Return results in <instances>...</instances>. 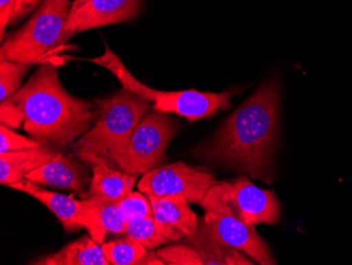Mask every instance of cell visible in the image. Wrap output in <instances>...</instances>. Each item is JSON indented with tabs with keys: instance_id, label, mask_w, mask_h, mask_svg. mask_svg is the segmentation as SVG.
<instances>
[{
	"instance_id": "6da1fadb",
	"label": "cell",
	"mask_w": 352,
	"mask_h": 265,
	"mask_svg": "<svg viewBox=\"0 0 352 265\" xmlns=\"http://www.w3.org/2000/svg\"><path fill=\"white\" fill-rule=\"evenodd\" d=\"M280 96L276 81L264 83L221 125L201 150V156L270 183L278 141Z\"/></svg>"
},
{
	"instance_id": "7a4b0ae2",
	"label": "cell",
	"mask_w": 352,
	"mask_h": 265,
	"mask_svg": "<svg viewBox=\"0 0 352 265\" xmlns=\"http://www.w3.org/2000/svg\"><path fill=\"white\" fill-rule=\"evenodd\" d=\"M9 100L25 116V131L43 145H72L98 118V105L71 96L59 80L58 69L49 61Z\"/></svg>"
},
{
	"instance_id": "3957f363",
	"label": "cell",
	"mask_w": 352,
	"mask_h": 265,
	"mask_svg": "<svg viewBox=\"0 0 352 265\" xmlns=\"http://www.w3.org/2000/svg\"><path fill=\"white\" fill-rule=\"evenodd\" d=\"M98 118L89 131L71 145L80 161L102 158L111 164L129 143L151 105L145 98L122 88L114 96L95 100Z\"/></svg>"
},
{
	"instance_id": "277c9868",
	"label": "cell",
	"mask_w": 352,
	"mask_h": 265,
	"mask_svg": "<svg viewBox=\"0 0 352 265\" xmlns=\"http://www.w3.org/2000/svg\"><path fill=\"white\" fill-rule=\"evenodd\" d=\"M89 61L110 71L120 81L122 88L128 89L138 96L154 103V110L164 114H175L187 118L189 122L211 118L219 110H228L234 91L211 93L197 90L160 91L142 84L130 73L122 64V59L114 54L106 45L102 56L89 59Z\"/></svg>"
},
{
	"instance_id": "5b68a950",
	"label": "cell",
	"mask_w": 352,
	"mask_h": 265,
	"mask_svg": "<svg viewBox=\"0 0 352 265\" xmlns=\"http://www.w3.org/2000/svg\"><path fill=\"white\" fill-rule=\"evenodd\" d=\"M70 8V0H43L30 21L3 41L0 56L25 64L39 63L68 41Z\"/></svg>"
},
{
	"instance_id": "8992f818",
	"label": "cell",
	"mask_w": 352,
	"mask_h": 265,
	"mask_svg": "<svg viewBox=\"0 0 352 265\" xmlns=\"http://www.w3.org/2000/svg\"><path fill=\"white\" fill-rule=\"evenodd\" d=\"M199 205L205 211L204 217L199 219V224L215 240L248 255L260 264H276L268 245L256 233L254 226L243 222L231 209L225 182L213 185Z\"/></svg>"
},
{
	"instance_id": "52a82bcc",
	"label": "cell",
	"mask_w": 352,
	"mask_h": 265,
	"mask_svg": "<svg viewBox=\"0 0 352 265\" xmlns=\"http://www.w3.org/2000/svg\"><path fill=\"white\" fill-rule=\"evenodd\" d=\"M177 131L173 118L164 112H148L124 150L111 165L132 176L145 175L166 161V150Z\"/></svg>"
},
{
	"instance_id": "ba28073f",
	"label": "cell",
	"mask_w": 352,
	"mask_h": 265,
	"mask_svg": "<svg viewBox=\"0 0 352 265\" xmlns=\"http://www.w3.org/2000/svg\"><path fill=\"white\" fill-rule=\"evenodd\" d=\"M217 183L207 171L177 162L149 170L142 175L138 187L147 197H184L189 204H199L207 191Z\"/></svg>"
},
{
	"instance_id": "9c48e42d",
	"label": "cell",
	"mask_w": 352,
	"mask_h": 265,
	"mask_svg": "<svg viewBox=\"0 0 352 265\" xmlns=\"http://www.w3.org/2000/svg\"><path fill=\"white\" fill-rule=\"evenodd\" d=\"M142 0H74L67 21V36L95 28L133 21L142 11Z\"/></svg>"
},
{
	"instance_id": "30bf717a",
	"label": "cell",
	"mask_w": 352,
	"mask_h": 265,
	"mask_svg": "<svg viewBox=\"0 0 352 265\" xmlns=\"http://www.w3.org/2000/svg\"><path fill=\"white\" fill-rule=\"evenodd\" d=\"M225 187L231 209L247 225H272L280 221V204L274 193L258 189L247 176L232 183L225 182Z\"/></svg>"
},
{
	"instance_id": "8fae6325",
	"label": "cell",
	"mask_w": 352,
	"mask_h": 265,
	"mask_svg": "<svg viewBox=\"0 0 352 265\" xmlns=\"http://www.w3.org/2000/svg\"><path fill=\"white\" fill-rule=\"evenodd\" d=\"M80 160L73 154L59 151L54 159L25 177L41 186H50L55 189L73 191L82 198L88 197V184L92 178Z\"/></svg>"
},
{
	"instance_id": "7c38bea8",
	"label": "cell",
	"mask_w": 352,
	"mask_h": 265,
	"mask_svg": "<svg viewBox=\"0 0 352 265\" xmlns=\"http://www.w3.org/2000/svg\"><path fill=\"white\" fill-rule=\"evenodd\" d=\"M158 229L166 238L177 243L191 237L199 229V217L184 197H148Z\"/></svg>"
},
{
	"instance_id": "4fadbf2b",
	"label": "cell",
	"mask_w": 352,
	"mask_h": 265,
	"mask_svg": "<svg viewBox=\"0 0 352 265\" xmlns=\"http://www.w3.org/2000/svg\"><path fill=\"white\" fill-rule=\"evenodd\" d=\"M9 187L15 191L27 193L43 203L49 211H52L56 215L67 233H74V231L84 229L82 201H78L70 195L45 191L38 184L28 179L12 184Z\"/></svg>"
},
{
	"instance_id": "5bb4252c",
	"label": "cell",
	"mask_w": 352,
	"mask_h": 265,
	"mask_svg": "<svg viewBox=\"0 0 352 265\" xmlns=\"http://www.w3.org/2000/svg\"><path fill=\"white\" fill-rule=\"evenodd\" d=\"M58 152L54 146L43 145L0 153V183L10 186L25 179L33 170L54 159Z\"/></svg>"
},
{
	"instance_id": "9a60e30c",
	"label": "cell",
	"mask_w": 352,
	"mask_h": 265,
	"mask_svg": "<svg viewBox=\"0 0 352 265\" xmlns=\"http://www.w3.org/2000/svg\"><path fill=\"white\" fill-rule=\"evenodd\" d=\"M92 168V179L89 184V195H100L111 200L122 199L131 193L136 176L124 173L111 165L102 158H91L86 162Z\"/></svg>"
},
{
	"instance_id": "2e32d148",
	"label": "cell",
	"mask_w": 352,
	"mask_h": 265,
	"mask_svg": "<svg viewBox=\"0 0 352 265\" xmlns=\"http://www.w3.org/2000/svg\"><path fill=\"white\" fill-rule=\"evenodd\" d=\"M41 265H109L102 245L95 242L91 237L82 236L76 241L43 258L32 262Z\"/></svg>"
},
{
	"instance_id": "e0dca14e",
	"label": "cell",
	"mask_w": 352,
	"mask_h": 265,
	"mask_svg": "<svg viewBox=\"0 0 352 265\" xmlns=\"http://www.w3.org/2000/svg\"><path fill=\"white\" fill-rule=\"evenodd\" d=\"M102 248L107 260L113 265H138L147 252L144 245L130 237L104 243Z\"/></svg>"
},
{
	"instance_id": "ac0fdd59",
	"label": "cell",
	"mask_w": 352,
	"mask_h": 265,
	"mask_svg": "<svg viewBox=\"0 0 352 265\" xmlns=\"http://www.w3.org/2000/svg\"><path fill=\"white\" fill-rule=\"evenodd\" d=\"M126 235L151 251L170 242L158 229L153 215L128 222Z\"/></svg>"
},
{
	"instance_id": "d6986e66",
	"label": "cell",
	"mask_w": 352,
	"mask_h": 265,
	"mask_svg": "<svg viewBox=\"0 0 352 265\" xmlns=\"http://www.w3.org/2000/svg\"><path fill=\"white\" fill-rule=\"evenodd\" d=\"M187 242L201 255L204 265H226L223 257L225 245L215 240L199 222L197 233L193 236L187 237Z\"/></svg>"
},
{
	"instance_id": "ffe728a7",
	"label": "cell",
	"mask_w": 352,
	"mask_h": 265,
	"mask_svg": "<svg viewBox=\"0 0 352 265\" xmlns=\"http://www.w3.org/2000/svg\"><path fill=\"white\" fill-rule=\"evenodd\" d=\"M32 66L0 56V102L11 98L21 88L23 77Z\"/></svg>"
},
{
	"instance_id": "44dd1931",
	"label": "cell",
	"mask_w": 352,
	"mask_h": 265,
	"mask_svg": "<svg viewBox=\"0 0 352 265\" xmlns=\"http://www.w3.org/2000/svg\"><path fill=\"white\" fill-rule=\"evenodd\" d=\"M87 198H90L98 211L102 226L108 233H126L128 222L118 207V201L100 195H89Z\"/></svg>"
},
{
	"instance_id": "7402d4cb",
	"label": "cell",
	"mask_w": 352,
	"mask_h": 265,
	"mask_svg": "<svg viewBox=\"0 0 352 265\" xmlns=\"http://www.w3.org/2000/svg\"><path fill=\"white\" fill-rule=\"evenodd\" d=\"M118 204L126 222L153 215L151 202L142 193L131 191L126 197L118 200Z\"/></svg>"
},
{
	"instance_id": "603a6c76",
	"label": "cell",
	"mask_w": 352,
	"mask_h": 265,
	"mask_svg": "<svg viewBox=\"0 0 352 265\" xmlns=\"http://www.w3.org/2000/svg\"><path fill=\"white\" fill-rule=\"evenodd\" d=\"M158 257L170 265H204L201 255L191 245L173 244L158 249Z\"/></svg>"
},
{
	"instance_id": "cb8c5ba5",
	"label": "cell",
	"mask_w": 352,
	"mask_h": 265,
	"mask_svg": "<svg viewBox=\"0 0 352 265\" xmlns=\"http://www.w3.org/2000/svg\"><path fill=\"white\" fill-rule=\"evenodd\" d=\"M43 144L34 138H25L16 134L5 125L0 124V153L15 151V150L28 149V148L41 147Z\"/></svg>"
},
{
	"instance_id": "d4e9b609",
	"label": "cell",
	"mask_w": 352,
	"mask_h": 265,
	"mask_svg": "<svg viewBox=\"0 0 352 265\" xmlns=\"http://www.w3.org/2000/svg\"><path fill=\"white\" fill-rule=\"evenodd\" d=\"M0 124L5 125L10 129H19L23 126L25 116L17 105L8 100L0 102Z\"/></svg>"
},
{
	"instance_id": "484cf974",
	"label": "cell",
	"mask_w": 352,
	"mask_h": 265,
	"mask_svg": "<svg viewBox=\"0 0 352 265\" xmlns=\"http://www.w3.org/2000/svg\"><path fill=\"white\" fill-rule=\"evenodd\" d=\"M17 0H0V37L3 41L6 30L12 21Z\"/></svg>"
},
{
	"instance_id": "4316f807",
	"label": "cell",
	"mask_w": 352,
	"mask_h": 265,
	"mask_svg": "<svg viewBox=\"0 0 352 265\" xmlns=\"http://www.w3.org/2000/svg\"><path fill=\"white\" fill-rule=\"evenodd\" d=\"M223 257L226 261V265H253L254 263L249 260L248 258L239 252L237 249L233 247L225 245V252H223Z\"/></svg>"
},
{
	"instance_id": "83f0119b",
	"label": "cell",
	"mask_w": 352,
	"mask_h": 265,
	"mask_svg": "<svg viewBox=\"0 0 352 265\" xmlns=\"http://www.w3.org/2000/svg\"><path fill=\"white\" fill-rule=\"evenodd\" d=\"M166 263L158 257L157 253L147 249L146 254L138 261V265H165Z\"/></svg>"
}]
</instances>
